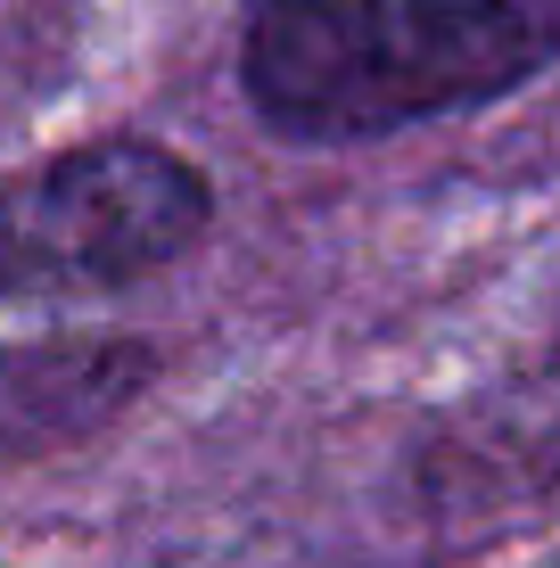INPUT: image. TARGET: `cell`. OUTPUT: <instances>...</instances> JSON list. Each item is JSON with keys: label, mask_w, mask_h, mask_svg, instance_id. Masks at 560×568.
Instances as JSON below:
<instances>
[{"label": "cell", "mask_w": 560, "mask_h": 568, "mask_svg": "<svg viewBox=\"0 0 560 568\" xmlns=\"http://www.w3.org/2000/svg\"><path fill=\"white\" fill-rule=\"evenodd\" d=\"M560 50V0H256L247 100L288 141H379L503 100Z\"/></svg>", "instance_id": "cell-1"}, {"label": "cell", "mask_w": 560, "mask_h": 568, "mask_svg": "<svg viewBox=\"0 0 560 568\" xmlns=\"http://www.w3.org/2000/svg\"><path fill=\"white\" fill-rule=\"evenodd\" d=\"M215 190L157 141H91L0 190V297H100L206 240Z\"/></svg>", "instance_id": "cell-2"}, {"label": "cell", "mask_w": 560, "mask_h": 568, "mask_svg": "<svg viewBox=\"0 0 560 568\" xmlns=\"http://www.w3.org/2000/svg\"><path fill=\"white\" fill-rule=\"evenodd\" d=\"M132 346H58V355H0V454H33L74 428L108 420L141 387Z\"/></svg>", "instance_id": "cell-3"}]
</instances>
